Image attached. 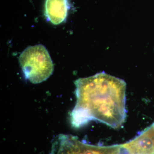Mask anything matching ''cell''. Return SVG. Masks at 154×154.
<instances>
[{
  "instance_id": "cell-1",
  "label": "cell",
  "mask_w": 154,
  "mask_h": 154,
  "mask_svg": "<svg viewBox=\"0 0 154 154\" xmlns=\"http://www.w3.org/2000/svg\"><path fill=\"white\" fill-rule=\"evenodd\" d=\"M76 102L71 122L78 128L89 122L99 121L114 129L126 120V84L105 72L80 78L75 82Z\"/></svg>"
},
{
  "instance_id": "cell-2",
  "label": "cell",
  "mask_w": 154,
  "mask_h": 154,
  "mask_svg": "<svg viewBox=\"0 0 154 154\" xmlns=\"http://www.w3.org/2000/svg\"><path fill=\"white\" fill-rule=\"evenodd\" d=\"M19 63L25 79L33 84L44 82L53 72L51 58L42 45L26 48L19 57Z\"/></svg>"
},
{
  "instance_id": "cell-3",
  "label": "cell",
  "mask_w": 154,
  "mask_h": 154,
  "mask_svg": "<svg viewBox=\"0 0 154 154\" xmlns=\"http://www.w3.org/2000/svg\"><path fill=\"white\" fill-rule=\"evenodd\" d=\"M50 154H122L121 145L96 146L69 134L58 135L54 140Z\"/></svg>"
},
{
  "instance_id": "cell-4",
  "label": "cell",
  "mask_w": 154,
  "mask_h": 154,
  "mask_svg": "<svg viewBox=\"0 0 154 154\" xmlns=\"http://www.w3.org/2000/svg\"><path fill=\"white\" fill-rule=\"evenodd\" d=\"M122 147L123 154H154V122Z\"/></svg>"
},
{
  "instance_id": "cell-5",
  "label": "cell",
  "mask_w": 154,
  "mask_h": 154,
  "mask_svg": "<svg viewBox=\"0 0 154 154\" xmlns=\"http://www.w3.org/2000/svg\"><path fill=\"white\" fill-rule=\"evenodd\" d=\"M69 9V0H46L45 16L52 24L59 25L66 20Z\"/></svg>"
}]
</instances>
